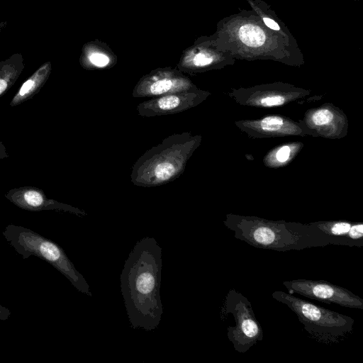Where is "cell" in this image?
<instances>
[{"mask_svg": "<svg viewBox=\"0 0 363 363\" xmlns=\"http://www.w3.org/2000/svg\"><path fill=\"white\" fill-rule=\"evenodd\" d=\"M4 196L17 207L29 211H57L80 216L86 215L79 208L48 199L41 189L35 186L11 189Z\"/></svg>", "mask_w": 363, "mask_h": 363, "instance_id": "10", "label": "cell"}, {"mask_svg": "<svg viewBox=\"0 0 363 363\" xmlns=\"http://www.w3.org/2000/svg\"><path fill=\"white\" fill-rule=\"evenodd\" d=\"M327 245L363 246V224L347 220L317 221L307 223Z\"/></svg>", "mask_w": 363, "mask_h": 363, "instance_id": "11", "label": "cell"}, {"mask_svg": "<svg viewBox=\"0 0 363 363\" xmlns=\"http://www.w3.org/2000/svg\"><path fill=\"white\" fill-rule=\"evenodd\" d=\"M272 296L296 315L309 337L318 342L325 345L339 343L353 331L354 320L350 316L282 291H275Z\"/></svg>", "mask_w": 363, "mask_h": 363, "instance_id": "4", "label": "cell"}, {"mask_svg": "<svg viewBox=\"0 0 363 363\" xmlns=\"http://www.w3.org/2000/svg\"><path fill=\"white\" fill-rule=\"evenodd\" d=\"M23 57L15 53L0 62V97L15 84L24 69Z\"/></svg>", "mask_w": 363, "mask_h": 363, "instance_id": "15", "label": "cell"}, {"mask_svg": "<svg viewBox=\"0 0 363 363\" xmlns=\"http://www.w3.org/2000/svg\"><path fill=\"white\" fill-rule=\"evenodd\" d=\"M285 101V98L280 95L272 94L264 96L259 99V103L263 106H275L283 104Z\"/></svg>", "mask_w": 363, "mask_h": 363, "instance_id": "18", "label": "cell"}, {"mask_svg": "<svg viewBox=\"0 0 363 363\" xmlns=\"http://www.w3.org/2000/svg\"><path fill=\"white\" fill-rule=\"evenodd\" d=\"M220 58L211 45L199 38L183 51L177 68L183 73L194 74L216 67Z\"/></svg>", "mask_w": 363, "mask_h": 363, "instance_id": "12", "label": "cell"}, {"mask_svg": "<svg viewBox=\"0 0 363 363\" xmlns=\"http://www.w3.org/2000/svg\"><path fill=\"white\" fill-rule=\"evenodd\" d=\"M223 223L235 238L260 249L285 252L328 245L307 224L233 214Z\"/></svg>", "mask_w": 363, "mask_h": 363, "instance_id": "2", "label": "cell"}, {"mask_svg": "<svg viewBox=\"0 0 363 363\" xmlns=\"http://www.w3.org/2000/svg\"><path fill=\"white\" fill-rule=\"evenodd\" d=\"M333 118V113L325 108L319 109L315 111L312 116V122L318 126L328 124Z\"/></svg>", "mask_w": 363, "mask_h": 363, "instance_id": "17", "label": "cell"}, {"mask_svg": "<svg viewBox=\"0 0 363 363\" xmlns=\"http://www.w3.org/2000/svg\"><path fill=\"white\" fill-rule=\"evenodd\" d=\"M263 21H264V24L267 27L271 28L272 30H280V27H279V24L273 19L269 18L268 17H263Z\"/></svg>", "mask_w": 363, "mask_h": 363, "instance_id": "20", "label": "cell"}, {"mask_svg": "<svg viewBox=\"0 0 363 363\" xmlns=\"http://www.w3.org/2000/svg\"><path fill=\"white\" fill-rule=\"evenodd\" d=\"M162 251L151 237L138 240L121 274V288L129 322L134 328L151 331L163 314L160 296Z\"/></svg>", "mask_w": 363, "mask_h": 363, "instance_id": "1", "label": "cell"}, {"mask_svg": "<svg viewBox=\"0 0 363 363\" xmlns=\"http://www.w3.org/2000/svg\"><path fill=\"white\" fill-rule=\"evenodd\" d=\"M52 71L51 62L40 65L20 86L9 105L18 106L35 95L48 81Z\"/></svg>", "mask_w": 363, "mask_h": 363, "instance_id": "14", "label": "cell"}, {"mask_svg": "<svg viewBox=\"0 0 363 363\" xmlns=\"http://www.w3.org/2000/svg\"><path fill=\"white\" fill-rule=\"evenodd\" d=\"M117 62V56L112 50L99 40L84 45L79 57L81 66L87 70L109 69Z\"/></svg>", "mask_w": 363, "mask_h": 363, "instance_id": "13", "label": "cell"}, {"mask_svg": "<svg viewBox=\"0 0 363 363\" xmlns=\"http://www.w3.org/2000/svg\"><path fill=\"white\" fill-rule=\"evenodd\" d=\"M290 294H298L328 304L363 309V299L350 290L325 280L297 279L282 282Z\"/></svg>", "mask_w": 363, "mask_h": 363, "instance_id": "7", "label": "cell"}, {"mask_svg": "<svg viewBox=\"0 0 363 363\" xmlns=\"http://www.w3.org/2000/svg\"><path fill=\"white\" fill-rule=\"evenodd\" d=\"M2 235L23 259L35 256L45 260L62 274L78 291L91 296L87 281L58 244L29 228L14 224L6 225Z\"/></svg>", "mask_w": 363, "mask_h": 363, "instance_id": "5", "label": "cell"}, {"mask_svg": "<svg viewBox=\"0 0 363 363\" xmlns=\"http://www.w3.org/2000/svg\"><path fill=\"white\" fill-rule=\"evenodd\" d=\"M223 312L233 315L235 324L227 328V337L234 349L245 353L263 339V330L253 311L250 301L241 293L231 289L224 301Z\"/></svg>", "mask_w": 363, "mask_h": 363, "instance_id": "6", "label": "cell"}, {"mask_svg": "<svg viewBox=\"0 0 363 363\" xmlns=\"http://www.w3.org/2000/svg\"><path fill=\"white\" fill-rule=\"evenodd\" d=\"M209 94L201 89L170 93L152 97L137 106L142 117H154L176 114L201 104Z\"/></svg>", "mask_w": 363, "mask_h": 363, "instance_id": "9", "label": "cell"}, {"mask_svg": "<svg viewBox=\"0 0 363 363\" xmlns=\"http://www.w3.org/2000/svg\"><path fill=\"white\" fill-rule=\"evenodd\" d=\"M201 140V135H193L188 132L165 138L135 162L130 174L132 183L139 186L153 187L175 180L184 172Z\"/></svg>", "mask_w": 363, "mask_h": 363, "instance_id": "3", "label": "cell"}, {"mask_svg": "<svg viewBox=\"0 0 363 363\" xmlns=\"http://www.w3.org/2000/svg\"><path fill=\"white\" fill-rule=\"evenodd\" d=\"M283 118L278 116H269L262 118L259 125L260 128L266 133L279 132L284 125Z\"/></svg>", "mask_w": 363, "mask_h": 363, "instance_id": "16", "label": "cell"}, {"mask_svg": "<svg viewBox=\"0 0 363 363\" xmlns=\"http://www.w3.org/2000/svg\"><path fill=\"white\" fill-rule=\"evenodd\" d=\"M9 157V154L6 151V146L0 140V160Z\"/></svg>", "mask_w": 363, "mask_h": 363, "instance_id": "22", "label": "cell"}, {"mask_svg": "<svg viewBox=\"0 0 363 363\" xmlns=\"http://www.w3.org/2000/svg\"><path fill=\"white\" fill-rule=\"evenodd\" d=\"M11 313L10 310L0 305V320H6L10 318Z\"/></svg>", "mask_w": 363, "mask_h": 363, "instance_id": "21", "label": "cell"}, {"mask_svg": "<svg viewBox=\"0 0 363 363\" xmlns=\"http://www.w3.org/2000/svg\"><path fill=\"white\" fill-rule=\"evenodd\" d=\"M198 88L177 67L157 68L143 75L135 84V98L155 97L170 93L196 90Z\"/></svg>", "mask_w": 363, "mask_h": 363, "instance_id": "8", "label": "cell"}, {"mask_svg": "<svg viewBox=\"0 0 363 363\" xmlns=\"http://www.w3.org/2000/svg\"><path fill=\"white\" fill-rule=\"evenodd\" d=\"M291 154V149L289 146L285 145L280 147L277 154V160L280 162H284L289 158Z\"/></svg>", "mask_w": 363, "mask_h": 363, "instance_id": "19", "label": "cell"}]
</instances>
